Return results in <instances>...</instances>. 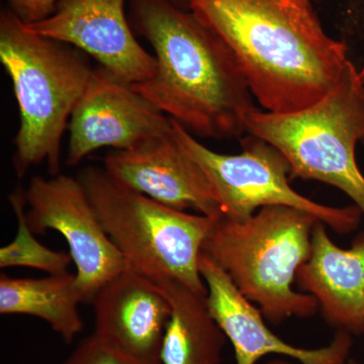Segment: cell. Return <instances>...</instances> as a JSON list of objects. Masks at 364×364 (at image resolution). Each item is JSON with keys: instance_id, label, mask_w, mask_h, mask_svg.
<instances>
[{"instance_id": "6da1fadb", "label": "cell", "mask_w": 364, "mask_h": 364, "mask_svg": "<svg viewBox=\"0 0 364 364\" xmlns=\"http://www.w3.org/2000/svg\"><path fill=\"white\" fill-rule=\"evenodd\" d=\"M189 9L229 48L267 112L289 114L318 102L349 61L346 45L326 33L311 0H191Z\"/></svg>"}, {"instance_id": "7a4b0ae2", "label": "cell", "mask_w": 364, "mask_h": 364, "mask_svg": "<svg viewBox=\"0 0 364 364\" xmlns=\"http://www.w3.org/2000/svg\"><path fill=\"white\" fill-rule=\"evenodd\" d=\"M129 20L157 62L155 75L134 90L191 135L223 140L246 133L253 95L217 33L168 0H129Z\"/></svg>"}, {"instance_id": "3957f363", "label": "cell", "mask_w": 364, "mask_h": 364, "mask_svg": "<svg viewBox=\"0 0 364 364\" xmlns=\"http://www.w3.org/2000/svg\"><path fill=\"white\" fill-rule=\"evenodd\" d=\"M85 53L31 32L9 6L0 11V61L20 111L13 166L23 177L46 163L58 176L62 139L93 68Z\"/></svg>"}, {"instance_id": "277c9868", "label": "cell", "mask_w": 364, "mask_h": 364, "mask_svg": "<svg viewBox=\"0 0 364 364\" xmlns=\"http://www.w3.org/2000/svg\"><path fill=\"white\" fill-rule=\"evenodd\" d=\"M315 215L296 208L265 207L244 221L215 220L202 252L226 272L239 291L273 325L311 318V294L296 291L299 267L310 257Z\"/></svg>"}, {"instance_id": "5b68a950", "label": "cell", "mask_w": 364, "mask_h": 364, "mask_svg": "<svg viewBox=\"0 0 364 364\" xmlns=\"http://www.w3.org/2000/svg\"><path fill=\"white\" fill-rule=\"evenodd\" d=\"M246 133L286 157L291 179L317 181L340 189L364 217V176L355 150L364 141V82L350 60L338 83L318 102L289 114L256 107Z\"/></svg>"}, {"instance_id": "8992f818", "label": "cell", "mask_w": 364, "mask_h": 364, "mask_svg": "<svg viewBox=\"0 0 364 364\" xmlns=\"http://www.w3.org/2000/svg\"><path fill=\"white\" fill-rule=\"evenodd\" d=\"M77 178L129 267L154 282L176 279L208 293L200 258L217 219L158 203L119 183L105 168L85 167Z\"/></svg>"}, {"instance_id": "52a82bcc", "label": "cell", "mask_w": 364, "mask_h": 364, "mask_svg": "<svg viewBox=\"0 0 364 364\" xmlns=\"http://www.w3.org/2000/svg\"><path fill=\"white\" fill-rule=\"evenodd\" d=\"M172 136L205 172L221 205L223 217L244 221L265 207H287L315 215L332 231L348 235L363 215L358 205L331 207L301 196L289 184L291 167L277 148L248 134L240 154L208 149L171 119Z\"/></svg>"}, {"instance_id": "ba28073f", "label": "cell", "mask_w": 364, "mask_h": 364, "mask_svg": "<svg viewBox=\"0 0 364 364\" xmlns=\"http://www.w3.org/2000/svg\"><path fill=\"white\" fill-rule=\"evenodd\" d=\"M26 221L35 234L59 232L76 267V284L83 304L129 267L98 220L77 177L33 176L26 189Z\"/></svg>"}, {"instance_id": "9c48e42d", "label": "cell", "mask_w": 364, "mask_h": 364, "mask_svg": "<svg viewBox=\"0 0 364 364\" xmlns=\"http://www.w3.org/2000/svg\"><path fill=\"white\" fill-rule=\"evenodd\" d=\"M66 164L75 166L93 151L128 150L169 135L171 117L112 72L100 66L74 107Z\"/></svg>"}, {"instance_id": "30bf717a", "label": "cell", "mask_w": 364, "mask_h": 364, "mask_svg": "<svg viewBox=\"0 0 364 364\" xmlns=\"http://www.w3.org/2000/svg\"><path fill=\"white\" fill-rule=\"evenodd\" d=\"M127 1L59 0L49 18L26 26L90 55L124 82L138 85L155 75L157 62L134 36Z\"/></svg>"}, {"instance_id": "8fae6325", "label": "cell", "mask_w": 364, "mask_h": 364, "mask_svg": "<svg viewBox=\"0 0 364 364\" xmlns=\"http://www.w3.org/2000/svg\"><path fill=\"white\" fill-rule=\"evenodd\" d=\"M200 272L207 286L208 309L233 345L236 364H256L268 355L291 358L299 364H345L350 358V333L336 330L332 341L321 348L294 346L268 328L259 309L239 291L222 267L203 252Z\"/></svg>"}, {"instance_id": "7c38bea8", "label": "cell", "mask_w": 364, "mask_h": 364, "mask_svg": "<svg viewBox=\"0 0 364 364\" xmlns=\"http://www.w3.org/2000/svg\"><path fill=\"white\" fill-rule=\"evenodd\" d=\"M107 173L127 188L176 210L222 217L212 184L171 133L128 150H114L104 159Z\"/></svg>"}, {"instance_id": "4fadbf2b", "label": "cell", "mask_w": 364, "mask_h": 364, "mask_svg": "<svg viewBox=\"0 0 364 364\" xmlns=\"http://www.w3.org/2000/svg\"><path fill=\"white\" fill-rule=\"evenodd\" d=\"M92 304L95 334L132 358L157 364L171 309L156 282L128 267Z\"/></svg>"}, {"instance_id": "5bb4252c", "label": "cell", "mask_w": 364, "mask_h": 364, "mask_svg": "<svg viewBox=\"0 0 364 364\" xmlns=\"http://www.w3.org/2000/svg\"><path fill=\"white\" fill-rule=\"evenodd\" d=\"M322 222L315 225L309 259L296 282L318 301L326 322L353 336L364 334V232L351 248L337 246Z\"/></svg>"}, {"instance_id": "9a60e30c", "label": "cell", "mask_w": 364, "mask_h": 364, "mask_svg": "<svg viewBox=\"0 0 364 364\" xmlns=\"http://www.w3.org/2000/svg\"><path fill=\"white\" fill-rule=\"evenodd\" d=\"M156 282L171 309L157 364H221L228 339L210 314L207 294L176 279Z\"/></svg>"}, {"instance_id": "2e32d148", "label": "cell", "mask_w": 364, "mask_h": 364, "mask_svg": "<svg viewBox=\"0 0 364 364\" xmlns=\"http://www.w3.org/2000/svg\"><path fill=\"white\" fill-rule=\"evenodd\" d=\"M83 304L76 275L70 272L44 279L0 275V314L28 315L45 321L66 343L82 331L79 305Z\"/></svg>"}, {"instance_id": "e0dca14e", "label": "cell", "mask_w": 364, "mask_h": 364, "mask_svg": "<svg viewBox=\"0 0 364 364\" xmlns=\"http://www.w3.org/2000/svg\"><path fill=\"white\" fill-rule=\"evenodd\" d=\"M9 203L18 220V232L11 243L0 249V267H28L49 275L68 272L70 253L46 247L35 238L26 221V189L18 186L9 195Z\"/></svg>"}, {"instance_id": "ac0fdd59", "label": "cell", "mask_w": 364, "mask_h": 364, "mask_svg": "<svg viewBox=\"0 0 364 364\" xmlns=\"http://www.w3.org/2000/svg\"><path fill=\"white\" fill-rule=\"evenodd\" d=\"M60 364H156L140 360L119 350L95 332L81 340Z\"/></svg>"}, {"instance_id": "d6986e66", "label": "cell", "mask_w": 364, "mask_h": 364, "mask_svg": "<svg viewBox=\"0 0 364 364\" xmlns=\"http://www.w3.org/2000/svg\"><path fill=\"white\" fill-rule=\"evenodd\" d=\"M58 2L59 0H7L9 9L26 25L49 18Z\"/></svg>"}, {"instance_id": "ffe728a7", "label": "cell", "mask_w": 364, "mask_h": 364, "mask_svg": "<svg viewBox=\"0 0 364 364\" xmlns=\"http://www.w3.org/2000/svg\"><path fill=\"white\" fill-rule=\"evenodd\" d=\"M264 364H299L296 363V361H291L287 358H274L268 360L267 363Z\"/></svg>"}, {"instance_id": "44dd1931", "label": "cell", "mask_w": 364, "mask_h": 364, "mask_svg": "<svg viewBox=\"0 0 364 364\" xmlns=\"http://www.w3.org/2000/svg\"><path fill=\"white\" fill-rule=\"evenodd\" d=\"M168 1L184 9H189V4H191V0H168Z\"/></svg>"}, {"instance_id": "7402d4cb", "label": "cell", "mask_w": 364, "mask_h": 364, "mask_svg": "<svg viewBox=\"0 0 364 364\" xmlns=\"http://www.w3.org/2000/svg\"><path fill=\"white\" fill-rule=\"evenodd\" d=\"M345 364H364V363H359V361L355 360V359L349 358L348 360H347V363Z\"/></svg>"}, {"instance_id": "603a6c76", "label": "cell", "mask_w": 364, "mask_h": 364, "mask_svg": "<svg viewBox=\"0 0 364 364\" xmlns=\"http://www.w3.org/2000/svg\"><path fill=\"white\" fill-rule=\"evenodd\" d=\"M360 76H361V78H363V80L364 82V66H363V70L360 71Z\"/></svg>"}, {"instance_id": "cb8c5ba5", "label": "cell", "mask_w": 364, "mask_h": 364, "mask_svg": "<svg viewBox=\"0 0 364 364\" xmlns=\"http://www.w3.org/2000/svg\"><path fill=\"white\" fill-rule=\"evenodd\" d=\"M363 145H364V141H363Z\"/></svg>"}]
</instances>
